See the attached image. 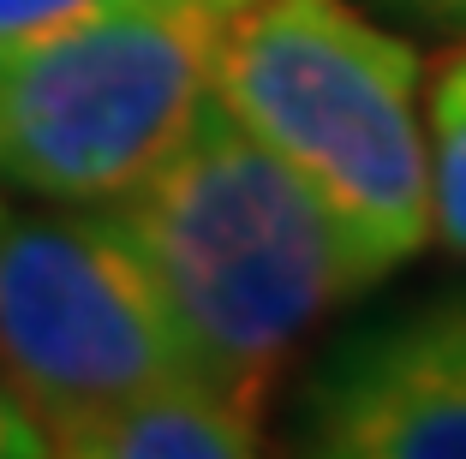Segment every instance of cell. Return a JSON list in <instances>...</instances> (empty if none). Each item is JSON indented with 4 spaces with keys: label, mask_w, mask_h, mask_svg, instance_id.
Listing matches in <instances>:
<instances>
[{
    "label": "cell",
    "mask_w": 466,
    "mask_h": 459,
    "mask_svg": "<svg viewBox=\"0 0 466 459\" xmlns=\"http://www.w3.org/2000/svg\"><path fill=\"white\" fill-rule=\"evenodd\" d=\"M288 435L317 459H466V286L341 334Z\"/></svg>",
    "instance_id": "cell-5"
},
{
    "label": "cell",
    "mask_w": 466,
    "mask_h": 459,
    "mask_svg": "<svg viewBox=\"0 0 466 459\" xmlns=\"http://www.w3.org/2000/svg\"><path fill=\"white\" fill-rule=\"evenodd\" d=\"M6 215H13V203H6V197H0V227H6Z\"/></svg>",
    "instance_id": "cell-11"
},
{
    "label": "cell",
    "mask_w": 466,
    "mask_h": 459,
    "mask_svg": "<svg viewBox=\"0 0 466 459\" xmlns=\"http://www.w3.org/2000/svg\"><path fill=\"white\" fill-rule=\"evenodd\" d=\"M209 6H233V0H209Z\"/></svg>",
    "instance_id": "cell-12"
},
{
    "label": "cell",
    "mask_w": 466,
    "mask_h": 459,
    "mask_svg": "<svg viewBox=\"0 0 466 459\" xmlns=\"http://www.w3.org/2000/svg\"><path fill=\"white\" fill-rule=\"evenodd\" d=\"M431 233L466 257V48L431 84Z\"/></svg>",
    "instance_id": "cell-7"
},
{
    "label": "cell",
    "mask_w": 466,
    "mask_h": 459,
    "mask_svg": "<svg viewBox=\"0 0 466 459\" xmlns=\"http://www.w3.org/2000/svg\"><path fill=\"white\" fill-rule=\"evenodd\" d=\"M114 6H126V0H0V60L25 55L36 42L84 25V18L114 13Z\"/></svg>",
    "instance_id": "cell-8"
},
{
    "label": "cell",
    "mask_w": 466,
    "mask_h": 459,
    "mask_svg": "<svg viewBox=\"0 0 466 459\" xmlns=\"http://www.w3.org/2000/svg\"><path fill=\"white\" fill-rule=\"evenodd\" d=\"M198 370L150 269L108 209L60 203L0 227V382L36 430Z\"/></svg>",
    "instance_id": "cell-4"
},
{
    "label": "cell",
    "mask_w": 466,
    "mask_h": 459,
    "mask_svg": "<svg viewBox=\"0 0 466 459\" xmlns=\"http://www.w3.org/2000/svg\"><path fill=\"white\" fill-rule=\"evenodd\" d=\"M216 25L209 0H126L0 60V191L126 197L204 114Z\"/></svg>",
    "instance_id": "cell-3"
},
{
    "label": "cell",
    "mask_w": 466,
    "mask_h": 459,
    "mask_svg": "<svg viewBox=\"0 0 466 459\" xmlns=\"http://www.w3.org/2000/svg\"><path fill=\"white\" fill-rule=\"evenodd\" d=\"M269 405L204 370H179L150 388L78 412L48 430V454L66 459H251L263 454Z\"/></svg>",
    "instance_id": "cell-6"
},
{
    "label": "cell",
    "mask_w": 466,
    "mask_h": 459,
    "mask_svg": "<svg viewBox=\"0 0 466 459\" xmlns=\"http://www.w3.org/2000/svg\"><path fill=\"white\" fill-rule=\"evenodd\" d=\"M425 60L353 0H233L209 48V95L299 174L370 286L431 239Z\"/></svg>",
    "instance_id": "cell-2"
},
{
    "label": "cell",
    "mask_w": 466,
    "mask_h": 459,
    "mask_svg": "<svg viewBox=\"0 0 466 459\" xmlns=\"http://www.w3.org/2000/svg\"><path fill=\"white\" fill-rule=\"evenodd\" d=\"M42 454H48V435L18 405V394L0 382V459H42Z\"/></svg>",
    "instance_id": "cell-9"
},
{
    "label": "cell",
    "mask_w": 466,
    "mask_h": 459,
    "mask_svg": "<svg viewBox=\"0 0 466 459\" xmlns=\"http://www.w3.org/2000/svg\"><path fill=\"white\" fill-rule=\"evenodd\" d=\"M102 209L150 269L198 370L263 405L299 340L370 286L335 215L216 95L162 162Z\"/></svg>",
    "instance_id": "cell-1"
},
{
    "label": "cell",
    "mask_w": 466,
    "mask_h": 459,
    "mask_svg": "<svg viewBox=\"0 0 466 459\" xmlns=\"http://www.w3.org/2000/svg\"><path fill=\"white\" fill-rule=\"evenodd\" d=\"M407 18H425V25H442V30H461L466 25V0H383Z\"/></svg>",
    "instance_id": "cell-10"
}]
</instances>
